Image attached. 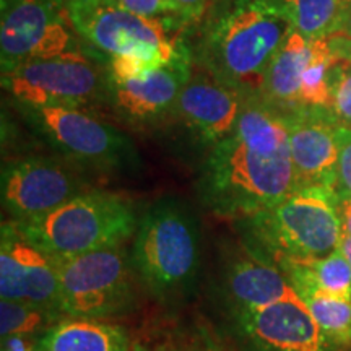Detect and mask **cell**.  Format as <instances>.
<instances>
[{
    "mask_svg": "<svg viewBox=\"0 0 351 351\" xmlns=\"http://www.w3.org/2000/svg\"><path fill=\"white\" fill-rule=\"evenodd\" d=\"M213 213L245 219L296 191L285 114L258 96L245 101L234 129L213 145L199 181Z\"/></svg>",
    "mask_w": 351,
    "mask_h": 351,
    "instance_id": "1",
    "label": "cell"
},
{
    "mask_svg": "<svg viewBox=\"0 0 351 351\" xmlns=\"http://www.w3.org/2000/svg\"><path fill=\"white\" fill-rule=\"evenodd\" d=\"M291 32L283 0H223L205 26L199 62L215 80L252 98Z\"/></svg>",
    "mask_w": 351,
    "mask_h": 351,
    "instance_id": "2",
    "label": "cell"
},
{
    "mask_svg": "<svg viewBox=\"0 0 351 351\" xmlns=\"http://www.w3.org/2000/svg\"><path fill=\"white\" fill-rule=\"evenodd\" d=\"M15 223L29 243L56 258L119 247L138 226L130 202L103 191H85L41 218Z\"/></svg>",
    "mask_w": 351,
    "mask_h": 351,
    "instance_id": "3",
    "label": "cell"
},
{
    "mask_svg": "<svg viewBox=\"0 0 351 351\" xmlns=\"http://www.w3.org/2000/svg\"><path fill=\"white\" fill-rule=\"evenodd\" d=\"M130 261L138 278L158 298L186 291L200 263L195 218L179 202H158L138 221Z\"/></svg>",
    "mask_w": 351,
    "mask_h": 351,
    "instance_id": "4",
    "label": "cell"
},
{
    "mask_svg": "<svg viewBox=\"0 0 351 351\" xmlns=\"http://www.w3.org/2000/svg\"><path fill=\"white\" fill-rule=\"evenodd\" d=\"M262 256L317 258L333 252L341 238L339 197L324 187L296 189L275 207L245 218Z\"/></svg>",
    "mask_w": 351,
    "mask_h": 351,
    "instance_id": "5",
    "label": "cell"
},
{
    "mask_svg": "<svg viewBox=\"0 0 351 351\" xmlns=\"http://www.w3.org/2000/svg\"><path fill=\"white\" fill-rule=\"evenodd\" d=\"M62 8L78 36L101 57L135 54L161 69L191 56L186 44L169 38L174 21L145 19L112 0H72Z\"/></svg>",
    "mask_w": 351,
    "mask_h": 351,
    "instance_id": "6",
    "label": "cell"
},
{
    "mask_svg": "<svg viewBox=\"0 0 351 351\" xmlns=\"http://www.w3.org/2000/svg\"><path fill=\"white\" fill-rule=\"evenodd\" d=\"M56 261L64 317L101 320L127 314L134 307V265L122 245Z\"/></svg>",
    "mask_w": 351,
    "mask_h": 351,
    "instance_id": "7",
    "label": "cell"
},
{
    "mask_svg": "<svg viewBox=\"0 0 351 351\" xmlns=\"http://www.w3.org/2000/svg\"><path fill=\"white\" fill-rule=\"evenodd\" d=\"M103 59L93 52L73 51L29 60L2 75V86L23 108L82 109L109 98V70L99 64Z\"/></svg>",
    "mask_w": 351,
    "mask_h": 351,
    "instance_id": "8",
    "label": "cell"
},
{
    "mask_svg": "<svg viewBox=\"0 0 351 351\" xmlns=\"http://www.w3.org/2000/svg\"><path fill=\"white\" fill-rule=\"evenodd\" d=\"M78 38L57 0H2V75L29 60L54 59L73 51L93 52L83 49Z\"/></svg>",
    "mask_w": 351,
    "mask_h": 351,
    "instance_id": "9",
    "label": "cell"
},
{
    "mask_svg": "<svg viewBox=\"0 0 351 351\" xmlns=\"http://www.w3.org/2000/svg\"><path fill=\"white\" fill-rule=\"evenodd\" d=\"M34 129L57 152L78 165L111 171L135 160L125 135L77 108H25Z\"/></svg>",
    "mask_w": 351,
    "mask_h": 351,
    "instance_id": "10",
    "label": "cell"
},
{
    "mask_svg": "<svg viewBox=\"0 0 351 351\" xmlns=\"http://www.w3.org/2000/svg\"><path fill=\"white\" fill-rule=\"evenodd\" d=\"M82 192L78 176L56 158H25L2 171V204L13 221L41 218Z\"/></svg>",
    "mask_w": 351,
    "mask_h": 351,
    "instance_id": "11",
    "label": "cell"
},
{
    "mask_svg": "<svg viewBox=\"0 0 351 351\" xmlns=\"http://www.w3.org/2000/svg\"><path fill=\"white\" fill-rule=\"evenodd\" d=\"M239 337L251 351H333L332 341L300 296L234 309Z\"/></svg>",
    "mask_w": 351,
    "mask_h": 351,
    "instance_id": "12",
    "label": "cell"
},
{
    "mask_svg": "<svg viewBox=\"0 0 351 351\" xmlns=\"http://www.w3.org/2000/svg\"><path fill=\"white\" fill-rule=\"evenodd\" d=\"M57 261L29 243L15 221L2 225L0 298L28 301L60 314Z\"/></svg>",
    "mask_w": 351,
    "mask_h": 351,
    "instance_id": "13",
    "label": "cell"
},
{
    "mask_svg": "<svg viewBox=\"0 0 351 351\" xmlns=\"http://www.w3.org/2000/svg\"><path fill=\"white\" fill-rule=\"evenodd\" d=\"M285 119L296 189L324 187L335 192L339 163L337 127L340 122L328 109L306 106L285 114Z\"/></svg>",
    "mask_w": 351,
    "mask_h": 351,
    "instance_id": "14",
    "label": "cell"
},
{
    "mask_svg": "<svg viewBox=\"0 0 351 351\" xmlns=\"http://www.w3.org/2000/svg\"><path fill=\"white\" fill-rule=\"evenodd\" d=\"M192 56L134 78L114 82L109 78V101L130 122H150L173 111L182 88L191 80Z\"/></svg>",
    "mask_w": 351,
    "mask_h": 351,
    "instance_id": "15",
    "label": "cell"
},
{
    "mask_svg": "<svg viewBox=\"0 0 351 351\" xmlns=\"http://www.w3.org/2000/svg\"><path fill=\"white\" fill-rule=\"evenodd\" d=\"M247 96L215 78H191L176 101L174 111L202 142L218 143L231 134Z\"/></svg>",
    "mask_w": 351,
    "mask_h": 351,
    "instance_id": "16",
    "label": "cell"
},
{
    "mask_svg": "<svg viewBox=\"0 0 351 351\" xmlns=\"http://www.w3.org/2000/svg\"><path fill=\"white\" fill-rule=\"evenodd\" d=\"M226 287L234 309L269 306L298 296L283 271L258 252L232 263Z\"/></svg>",
    "mask_w": 351,
    "mask_h": 351,
    "instance_id": "17",
    "label": "cell"
},
{
    "mask_svg": "<svg viewBox=\"0 0 351 351\" xmlns=\"http://www.w3.org/2000/svg\"><path fill=\"white\" fill-rule=\"evenodd\" d=\"M313 57V41L293 29L271 60L258 98L282 114L301 106L300 91L302 73Z\"/></svg>",
    "mask_w": 351,
    "mask_h": 351,
    "instance_id": "18",
    "label": "cell"
},
{
    "mask_svg": "<svg viewBox=\"0 0 351 351\" xmlns=\"http://www.w3.org/2000/svg\"><path fill=\"white\" fill-rule=\"evenodd\" d=\"M34 351H129V335L101 320L65 317L39 337Z\"/></svg>",
    "mask_w": 351,
    "mask_h": 351,
    "instance_id": "19",
    "label": "cell"
},
{
    "mask_svg": "<svg viewBox=\"0 0 351 351\" xmlns=\"http://www.w3.org/2000/svg\"><path fill=\"white\" fill-rule=\"evenodd\" d=\"M333 346H351V301L322 291L298 274H285Z\"/></svg>",
    "mask_w": 351,
    "mask_h": 351,
    "instance_id": "20",
    "label": "cell"
},
{
    "mask_svg": "<svg viewBox=\"0 0 351 351\" xmlns=\"http://www.w3.org/2000/svg\"><path fill=\"white\" fill-rule=\"evenodd\" d=\"M293 29L309 41L343 32L348 8L341 0H283Z\"/></svg>",
    "mask_w": 351,
    "mask_h": 351,
    "instance_id": "21",
    "label": "cell"
},
{
    "mask_svg": "<svg viewBox=\"0 0 351 351\" xmlns=\"http://www.w3.org/2000/svg\"><path fill=\"white\" fill-rule=\"evenodd\" d=\"M337 59L339 57L332 52L328 38L314 39L313 57H311V62L302 73L301 80V106L322 108L330 111V72Z\"/></svg>",
    "mask_w": 351,
    "mask_h": 351,
    "instance_id": "22",
    "label": "cell"
},
{
    "mask_svg": "<svg viewBox=\"0 0 351 351\" xmlns=\"http://www.w3.org/2000/svg\"><path fill=\"white\" fill-rule=\"evenodd\" d=\"M60 315L28 301H0V335L2 339L26 337L39 339L47 328L59 322Z\"/></svg>",
    "mask_w": 351,
    "mask_h": 351,
    "instance_id": "23",
    "label": "cell"
},
{
    "mask_svg": "<svg viewBox=\"0 0 351 351\" xmlns=\"http://www.w3.org/2000/svg\"><path fill=\"white\" fill-rule=\"evenodd\" d=\"M330 112L343 125L351 127V62L337 59L330 72Z\"/></svg>",
    "mask_w": 351,
    "mask_h": 351,
    "instance_id": "24",
    "label": "cell"
},
{
    "mask_svg": "<svg viewBox=\"0 0 351 351\" xmlns=\"http://www.w3.org/2000/svg\"><path fill=\"white\" fill-rule=\"evenodd\" d=\"M337 147H339V163H337L335 194L339 200L351 199V127L339 124L337 127Z\"/></svg>",
    "mask_w": 351,
    "mask_h": 351,
    "instance_id": "25",
    "label": "cell"
},
{
    "mask_svg": "<svg viewBox=\"0 0 351 351\" xmlns=\"http://www.w3.org/2000/svg\"><path fill=\"white\" fill-rule=\"evenodd\" d=\"M112 2H116L117 5L125 8V10L145 16V19L169 20L178 25H182L169 0H112Z\"/></svg>",
    "mask_w": 351,
    "mask_h": 351,
    "instance_id": "26",
    "label": "cell"
},
{
    "mask_svg": "<svg viewBox=\"0 0 351 351\" xmlns=\"http://www.w3.org/2000/svg\"><path fill=\"white\" fill-rule=\"evenodd\" d=\"M182 25L197 23L207 12L210 0H169Z\"/></svg>",
    "mask_w": 351,
    "mask_h": 351,
    "instance_id": "27",
    "label": "cell"
},
{
    "mask_svg": "<svg viewBox=\"0 0 351 351\" xmlns=\"http://www.w3.org/2000/svg\"><path fill=\"white\" fill-rule=\"evenodd\" d=\"M328 44H330L332 52L341 60H348L351 62V36L348 34H333L328 38Z\"/></svg>",
    "mask_w": 351,
    "mask_h": 351,
    "instance_id": "28",
    "label": "cell"
},
{
    "mask_svg": "<svg viewBox=\"0 0 351 351\" xmlns=\"http://www.w3.org/2000/svg\"><path fill=\"white\" fill-rule=\"evenodd\" d=\"M339 217L341 223V232L351 236V199L339 200Z\"/></svg>",
    "mask_w": 351,
    "mask_h": 351,
    "instance_id": "29",
    "label": "cell"
},
{
    "mask_svg": "<svg viewBox=\"0 0 351 351\" xmlns=\"http://www.w3.org/2000/svg\"><path fill=\"white\" fill-rule=\"evenodd\" d=\"M337 249L343 254L346 261H348L350 267H351V236L350 234H343L341 232V238L339 241V245H337Z\"/></svg>",
    "mask_w": 351,
    "mask_h": 351,
    "instance_id": "30",
    "label": "cell"
},
{
    "mask_svg": "<svg viewBox=\"0 0 351 351\" xmlns=\"http://www.w3.org/2000/svg\"><path fill=\"white\" fill-rule=\"evenodd\" d=\"M341 34H348V36H351V5L348 8V19H346L345 28H343V32H341Z\"/></svg>",
    "mask_w": 351,
    "mask_h": 351,
    "instance_id": "31",
    "label": "cell"
},
{
    "mask_svg": "<svg viewBox=\"0 0 351 351\" xmlns=\"http://www.w3.org/2000/svg\"><path fill=\"white\" fill-rule=\"evenodd\" d=\"M57 2H59L60 5H64V3H67V2H72V0H57Z\"/></svg>",
    "mask_w": 351,
    "mask_h": 351,
    "instance_id": "32",
    "label": "cell"
}]
</instances>
